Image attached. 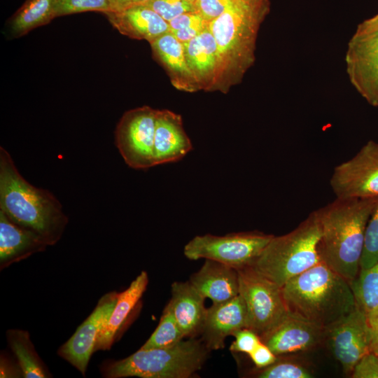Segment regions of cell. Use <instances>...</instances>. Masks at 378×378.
<instances>
[{"label":"cell","mask_w":378,"mask_h":378,"mask_svg":"<svg viewBox=\"0 0 378 378\" xmlns=\"http://www.w3.org/2000/svg\"><path fill=\"white\" fill-rule=\"evenodd\" d=\"M270 9V0H234L209 23L218 55V74L212 91L226 92L241 80L253 64L258 34Z\"/></svg>","instance_id":"obj_1"},{"label":"cell","mask_w":378,"mask_h":378,"mask_svg":"<svg viewBox=\"0 0 378 378\" xmlns=\"http://www.w3.org/2000/svg\"><path fill=\"white\" fill-rule=\"evenodd\" d=\"M378 198L340 199L314 211L321 261L351 283L360 270L365 232Z\"/></svg>","instance_id":"obj_2"},{"label":"cell","mask_w":378,"mask_h":378,"mask_svg":"<svg viewBox=\"0 0 378 378\" xmlns=\"http://www.w3.org/2000/svg\"><path fill=\"white\" fill-rule=\"evenodd\" d=\"M0 211L14 223L39 234L48 246L59 240L68 223L55 196L29 183L3 147H0Z\"/></svg>","instance_id":"obj_3"},{"label":"cell","mask_w":378,"mask_h":378,"mask_svg":"<svg viewBox=\"0 0 378 378\" xmlns=\"http://www.w3.org/2000/svg\"><path fill=\"white\" fill-rule=\"evenodd\" d=\"M289 314L328 328L356 307L350 283L323 261L282 287Z\"/></svg>","instance_id":"obj_4"},{"label":"cell","mask_w":378,"mask_h":378,"mask_svg":"<svg viewBox=\"0 0 378 378\" xmlns=\"http://www.w3.org/2000/svg\"><path fill=\"white\" fill-rule=\"evenodd\" d=\"M320 226L314 211L291 232L273 236L250 265L256 272L282 287L321 260Z\"/></svg>","instance_id":"obj_5"},{"label":"cell","mask_w":378,"mask_h":378,"mask_svg":"<svg viewBox=\"0 0 378 378\" xmlns=\"http://www.w3.org/2000/svg\"><path fill=\"white\" fill-rule=\"evenodd\" d=\"M208 349L194 337L167 348L141 349L110 364L105 374L111 378H188L204 365Z\"/></svg>","instance_id":"obj_6"},{"label":"cell","mask_w":378,"mask_h":378,"mask_svg":"<svg viewBox=\"0 0 378 378\" xmlns=\"http://www.w3.org/2000/svg\"><path fill=\"white\" fill-rule=\"evenodd\" d=\"M237 270L239 294L247 310V328L261 338L288 315L281 288L259 274L251 266Z\"/></svg>","instance_id":"obj_7"},{"label":"cell","mask_w":378,"mask_h":378,"mask_svg":"<svg viewBox=\"0 0 378 378\" xmlns=\"http://www.w3.org/2000/svg\"><path fill=\"white\" fill-rule=\"evenodd\" d=\"M344 61L351 84L369 104L378 107V14L358 24Z\"/></svg>","instance_id":"obj_8"},{"label":"cell","mask_w":378,"mask_h":378,"mask_svg":"<svg viewBox=\"0 0 378 378\" xmlns=\"http://www.w3.org/2000/svg\"><path fill=\"white\" fill-rule=\"evenodd\" d=\"M273 236L259 232L197 235L184 246L183 253L190 260H212L239 270L250 266Z\"/></svg>","instance_id":"obj_9"},{"label":"cell","mask_w":378,"mask_h":378,"mask_svg":"<svg viewBox=\"0 0 378 378\" xmlns=\"http://www.w3.org/2000/svg\"><path fill=\"white\" fill-rule=\"evenodd\" d=\"M158 110L148 106L125 112L115 131V141L125 162L131 168L154 167V139Z\"/></svg>","instance_id":"obj_10"},{"label":"cell","mask_w":378,"mask_h":378,"mask_svg":"<svg viewBox=\"0 0 378 378\" xmlns=\"http://www.w3.org/2000/svg\"><path fill=\"white\" fill-rule=\"evenodd\" d=\"M330 185L336 198H378V142L368 141L352 158L336 166Z\"/></svg>","instance_id":"obj_11"},{"label":"cell","mask_w":378,"mask_h":378,"mask_svg":"<svg viewBox=\"0 0 378 378\" xmlns=\"http://www.w3.org/2000/svg\"><path fill=\"white\" fill-rule=\"evenodd\" d=\"M343 371L351 374L357 362L371 351V330L366 316L355 307L326 329V340Z\"/></svg>","instance_id":"obj_12"},{"label":"cell","mask_w":378,"mask_h":378,"mask_svg":"<svg viewBox=\"0 0 378 378\" xmlns=\"http://www.w3.org/2000/svg\"><path fill=\"white\" fill-rule=\"evenodd\" d=\"M118 294L111 292L103 296L94 311L59 349L58 354L85 374L97 336L109 318Z\"/></svg>","instance_id":"obj_13"},{"label":"cell","mask_w":378,"mask_h":378,"mask_svg":"<svg viewBox=\"0 0 378 378\" xmlns=\"http://www.w3.org/2000/svg\"><path fill=\"white\" fill-rule=\"evenodd\" d=\"M277 356L311 351L325 342L326 328L288 313L271 332L260 338Z\"/></svg>","instance_id":"obj_14"},{"label":"cell","mask_w":378,"mask_h":378,"mask_svg":"<svg viewBox=\"0 0 378 378\" xmlns=\"http://www.w3.org/2000/svg\"><path fill=\"white\" fill-rule=\"evenodd\" d=\"M247 328V310L239 294L226 302L216 303L206 309L201 331L203 343L209 351L224 347L225 339Z\"/></svg>","instance_id":"obj_15"},{"label":"cell","mask_w":378,"mask_h":378,"mask_svg":"<svg viewBox=\"0 0 378 378\" xmlns=\"http://www.w3.org/2000/svg\"><path fill=\"white\" fill-rule=\"evenodd\" d=\"M192 148L181 115L169 110H158L154 139L155 165L176 162Z\"/></svg>","instance_id":"obj_16"},{"label":"cell","mask_w":378,"mask_h":378,"mask_svg":"<svg viewBox=\"0 0 378 378\" xmlns=\"http://www.w3.org/2000/svg\"><path fill=\"white\" fill-rule=\"evenodd\" d=\"M190 283L205 298L213 303L230 300L239 295L237 270L212 260H206L200 269L192 274Z\"/></svg>","instance_id":"obj_17"},{"label":"cell","mask_w":378,"mask_h":378,"mask_svg":"<svg viewBox=\"0 0 378 378\" xmlns=\"http://www.w3.org/2000/svg\"><path fill=\"white\" fill-rule=\"evenodd\" d=\"M104 14L113 27L132 38L144 39L150 43L170 31L169 23L146 5Z\"/></svg>","instance_id":"obj_18"},{"label":"cell","mask_w":378,"mask_h":378,"mask_svg":"<svg viewBox=\"0 0 378 378\" xmlns=\"http://www.w3.org/2000/svg\"><path fill=\"white\" fill-rule=\"evenodd\" d=\"M183 44L187 64L199 90L212 91L218 69L216 40L209 27Z\"/></svg>","instance_id":"obj_19"},{"label":"cell","mask_w":378,"mask_h":378,"mask_svg":"<svg viewBox=\"0 0 378 378\" xmlns=\"http://www.w3.org/2000/svg\"><path fill=\"white\" fill-rule=\"evenodd\" d=\"M170 307L184 337L200 334L206 309L203 297L189 281H175L171 286Z\"/></svg>","instance_id":"obj_20"},{"label":"cell","mask_w":378,"mask_h":378,"mask_svg":"<svg viewBox=\"0 0 378 378\" xmlns=\"http://www.w3.org/2000/svg\"><path fill=\"white\" fill-rule=\"evenodd\" d=\"M150 43L154 56L164 66L177 89L190 92L199 90L187 64L183 44L172 32L164 34Z\"/></svg>","instance_id":"obj_21"},{"label":"cell","mask_w":378,"mask_h":378,"mask_svg":"<svg viewBox=\"0 0 378 378\" xmlns=\"http://www.w3.org/2000/svg\"><path fill=\"white\" fill-rule=\"evenodd\" d=\"M48 246L35 232L12 221L0 211V261L1 265L19 260Z\"/></svg>","instance_id":"obj_22"},{"label":"cell","mask_w":378,"mask_h":378,"mask_svg":"<svg viewBox=\"0 0 378 378\" xmlns=\"http://www.w3.org/2000/svg\"><path fill=\"white\" fill-rule=\"evenodd\" d=\"M148 284V274L143 271L125 290L118 294L114 309L97 336L94 352L110 349L117 331L144 294Z\"/></svg>","instance_id":"obj_23"},{"label":"cell","mask_w":378,"mask_h":378,"mask_svg":"<svg viewBox=\"0 0 378 378\" xmlns=\"http://www.w3.org/2000/svg\"><path fill=\"white\" fill-rule=\"evenodd\" d=\"M57 0H27L15 13L9 24L13 37L22 36L56 18Z\"/></svg>","instance_id":"obj_24"},{"label":"cell","mask_w":378,"mask_h":378,"mask_svg":"<svg viewBox=\"0 0 378 378\" xmlns=\"http://www.w3.org/2000/svg\"><path fill=\"white\" fill-rule=\"evenodd\" d=\"M350 286L356 307L366 316L368 321L378 317V262L369 268L360 270Z\"/></svg>","instance_id":"obj_25"},{"label":"cell","mask_w":378,"mask_h":378,"mask_svg":"<svg viewBox=\"0 0 378 378\" xmlns=\"http://www.w3.org/2000/svg\"><path fill=\"white\" fill-rule=\"evenodd\" d=\"M7 337L10 347L18 360L24 377H48L30 340L28 332L22 330H10L7 332Z\"/></svg>","instance_id":"obj_26"},{"label":"cell","mask_w":378,"mask_h":378,"mask_svg":"<svg viewBox=\"0 0 378 378\" xmlns=\"http://www.w3.org/2000/svg\"><path fill=\"white\" fill-rule=\"evenodd\" d=\"M184 337L173 312L167 304L158 327L141 348L147 349L170 347L178 344Z\"/></svg>","instance_id":"obj_27"},{"label":"cell","mask_w":378,"mask_h":378,"mask_svg":"<svg viewBox=\"0 0 378 378\" xmlns=\"http://www.w3.org/2000/svg\"><path fill=\"white\" fill-rule=\"evenodd\" d=\"M253 375L258 378H311L314 377V371L301 361L281 359L278 356L274 363L265 368L257 369Z\"/></svg>","instance_id":"obj_28"},{"label":"cell","mask_w":378,"mask_h":378,"mask_svg":"<svg viewBox=\"0 0 378 378\" xmlns=\"http://www.w3.org/2000/svg\"><path fill=\"white\" fill-rule=\"evenodd\" d=\"M170 32L182 43L188 42L209 27V23L196 11L181 14L169 22Z\"/></svg>","instance_id":"obj_29"},{"label":"cell","mask_w":378,"mask_h":378,"mask_svg":"<svg viewBox=\"0 0 378 378\" xmlns=\"http://www.w3.org/2000/svg\"><path fill=\"white\" fill-rule=\"evenodd\" d=\"M378 262V201L368 219L360 270L369 268Z\"/></svg>","instance_id":"obj_30"},{"label":"cell","mask_w":378,"mask_h":378,"mask_svg":"<svg viewBox=\"0 0 378 378\" xmlns=\"http://www.w3.org/2000/svg\"><path fill=\"white\" fill-rule=\"evenodd\" d=\"M85 11L111 12L108 0H57L56 17Z\"/></svg>","instance_id":"obj_31"},{"label":"cell","mask_w":378,"mask_h":378,"mask_svg":"<svg viewBox=\"0 0 378 378\" xmlns=\"http://www.w3.org/2000/svg\"><path fill=\"white\" fill-rule=\"evenodd\" d=\"M169 22L176 17L195 12V5L187 0H150L145 4Z\"/></svg>","instance_id":"obj_32"},{"label":"cell","mask_w":378,"mask_h":378,"mask_svg":"<svg viewBox=\"0 0 378 378\" xmlns=\"http://www.w3.org/2000/svg\"><path fill=\"white\" fill-rule=\"evenodd\" d=\"M233 336L234 340L230 346L232 352L244 353L249 355L261 342L260 336L248 328L238 330Z\"/></svg>","instance_id":"obj_33"},{"label":"cell","mask_w":378,"mask_h":378,"mask_svg":"<svg viewBox=\"0 0 378 378\" xmlns=\"http://www.w3.org/2000/svg\"><path fill=\"white\" fill-rule=\"evenodd\" d=\"M234 0H197L195 11L210 22L224 13Z\"/></svg>","instance_id":"obj_34"},{"label":"cell","mask_w":378,"mask_h":378,"mask_svg":"<svg viewBox=\"0 0 378 378\" xmlns=\"http://www.w3.org/2000/svg\"><path fill=\"white\" fill-rule=\"evenodd\" d=\"M353 378H378V356L370 351L364 355L355 365Z\"/></svg>","instance_id":"obj_35"},{"label":"cell","mask_w":378,"mask_h":378,"mask_svg":"<svg viewBox=\"0 0 378 378\" xmlns=\"http://www.w3.org/2000/svg\"><path fill=\"white\" fill-rule=\"evenodd\" d=\"M248 356L257 369L265 368L272 365L278 357L262 341Z\"/></svg>","instance_id":"obj_36"},{"label":"cell","mask_w":378,"mask_h":378,"mask_svg":"<svg viewBox=\"0 0 378 378\" xmlns=\"http://www.w3.org/2000/svg\"><path fill=\"white\" fill-rule=\"evenodd\" d=\"M110 2L111 11L116 12L126 10L127 8L145 5L150 0H108Z\"/></svg>","instance_id":"obj_37"},{"label":"cell","mask_w":378,"mask_h":378,"mask_svg":"<svg viewBox=\"0 0 378 378\" xmlns=\"http://www.w3.org/2000/svg\"><path fill=\"white\" fill-rule=\"evenodd\" d=\"M371 330V351L378 356V317L369 321Z\"/></svg>","instance_id":"obj_38"},{"label":"cell","mask_w":378,"mask_h":378,"mask_svg":"<svg viewBox=\"0 0 378 378\" xmlns=\"http://www.w3.org/2000/svg\"><path fill=\"white\" fill-rule=\"evenodd\" d=\"M187 1H190V3L195 5L197 0H187Z\"/></svg>","instance_id":"obj_39"}]
</instances>
